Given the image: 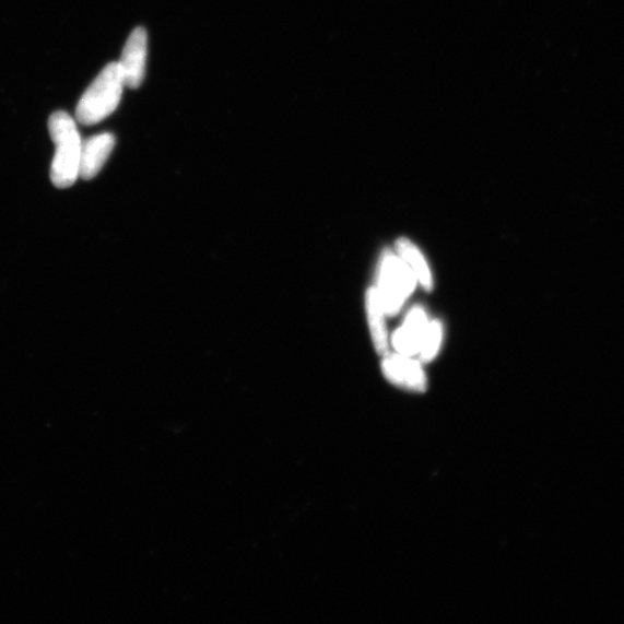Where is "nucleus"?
I'll return each instance as SVG.
<instances>
[{
  "mask_svg": "<svg viewBox=\"0 0 624 624\" xmlns=\"http://www.w3.org/2000/svg\"><path fill=\"white\" fill-rule=\"evenodd\" d=\"M146 60L148 33L144 28L138 27L129 36L118 62L127 87L136 90L142 86L146 73Z\"/></svg>",
  "mask_w": 624,
  "mask_h": 624,
  "instance_id": "20e7f679",
  "label": "nucleus"
},
{
  "mask_svg": "<svg viewBox=\"0 0 624 624\" xmlns=\"http://www.w3.org/2000/svg\"><path fill=\"white\" fill-rule=\"evenodd\" d=\"M414 287L415 276L405 261L387 250L381 256L377 290L385 311L390 316L398 314Z\"/></svg>",
  "mask_w": 624,
  "mask_h": 624,
  "instance_id": "7ed1b4c3",
  "label": "nucleus"
},
{
  "mask_svg": "<svg viewBox=\"0 0 624 624\" xmlns=\"http://www.w3.org/2000/svg\"><path fill=\"white\" fill-rule=\"evenodd\" d=\"M427 327V316L424 309L414 308L409 314L404 326L398 329L393 335V345L397 352L405 356L419 354Z\"/></svg>",
  "mask_w": 624,
  "mask_h": 624,
  "instance_id": "0eeeda50",
  "label": "nucleus"
},
{
  "mask_svg": "<svg viewBox=\"0 0 624 624\" xmlns=\"http://www.w3.org/2000/svg\"><path fill=\"white\" fill-rule=\"evenodd\" d=\"M381 370L392 385L413 392L427 390V377L412 356L388 354L381 362Z\"/></svg>",
  "mask_w": 624,
  "mask_h": 624,
  "instance_id": "39448f33",
  "label": "nucleus"
},
{
  "mask_svg": "<svg viewBox=\"0 0 624 624\" xmlns=\"http://www.w3.org/2000/svg\"><path fill=\"white\" fill-rule=\"evenodd\" d=\"M115 137L111 133H101L85 140L80 154V177H95L107 163L114 148Z\"/></svg>",
  "mask_w": 624,
  "mask_h": 624,
  "instance_id": "423d86ee",
  "label": "nucleus"
},
{
  "mask_svg": "<svg viewBox=\"0 0 624 624\" xmlns=\"http://www.w3.org/2000/svg\"><path fill=\"white\" fill-rule=\"evenodd\" d=\"M397 249L400 254V258L405 261L422 287L432 291L433 279L431 270L419 249L407 238H400L397 242Z\"/></svg>",
  "mask_w": 624,
  "mask_h": 624,
  "instance_id": "1a4fd4ad",
  "label": "nucleus"
},
{
  "mask_svg": "<svg viewBox=\"0 0 624 624\" xmlns=\"http://www.w3.org/2000/svg\"><path fill=\"white\" fill-rule=\"evenodd\" d=\"M366 306L375 349L377 353L386 354L389 344L385 321V308L384 305H381L377 289L368 290Z\"/></svg>",
  "mask_w": 624,
  "mask_h": 624,
  "instance_id": "6e6552de",
  "label": "nucleus"
},
{
  "mask_svg": "<svg viewBox=\"0 0 624 624\" xmlns=\"http://www.w3.org/2000/svg\"><path fill=\"white\" fill-rule=\"evenodd\" d=\"M441 334L443 329L440 321L434 320L433 323L427 327L424 339H422L419 352L422 362H429L437 355L441 342Z\"/></svg>",
  "mask_w": 624,
  "mask_h": 624,
  "instance_id": "9d476101",
  "label": "nucleus"
},
{
  "mask_svg": "<svg viewBox=\"0 0 624 624\" xmlns=\"http://www.w3.org/2000/svg\"><path fill=\"white\" fill-rule=\"evenodd\" d=\"M49 133L56 146L51 164L52 184L60 189L75 184L80 176V154L83 140L73 117L66 111L54 113L48 122Z\"/></svg>",
  "mask_w": 624,
  "mask_h": 624,
  "instance_id": "f257e3e1",
  "label": "nucleus"
},
{
  "mask_svg": "<svg viewBox=\"0 0 624 624\" xmlns=\"http://www.w3.org/2000/svg\"><path fill=\"white\" fill-rule=\"evenodd\" d=\"M125 87L119 64H108L80 98L75 109L78 123L90 127L110 116L117 109Z\"/></svg>",
  "mask_w": 624,
  "mask_h": 624,
  "instance_id": "f03ea898",
  "label": "nucleus"
}]
</instances>
